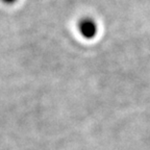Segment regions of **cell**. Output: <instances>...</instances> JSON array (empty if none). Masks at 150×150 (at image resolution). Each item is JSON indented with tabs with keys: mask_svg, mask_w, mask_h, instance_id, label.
Here are the masks:
<instances>
[{
	"mask_svg": "<svg viewBox=\"0 0 150 150\" xmlns=\"http://www.w3.org/2000/svg\"><path fill=\"white\" fill-rule=\"evenodd\" d=\"M78 30H79L80 35L86 39H93L97 35L98 26L93 19L83 18L78 23Z\"/></svg>",
	"mask_w": 150,
	"mask_h": 150,
	"instance_id": "obj_1",
	"label": "cell"
},
{
	"mask_svg": "<svg viewBox=\"0 0 150 150\" xmlns=\"http://www.w3.org/2000/svg\"><path fill=\"white\" fill-rule=\"evenodd\" d=\"M5 3H8V4H11V3H14L16 0H3Z\"/></svg>",
	"mask_w": 150,
	"mask_h": 150,
	"instance_id": "obj_2",
	"label": "cell"
}]
</instances>
